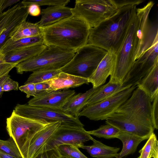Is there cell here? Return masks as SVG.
<instances>
[{
  "mask_svg": "<svg viewBox=\"0 0 158 158\" xmlns=\"http://www.w3.org/2000/svg\"><path fill=\"white\" fill-rule=\"evenodd\" d=\"M46 46L44 44L35 45L8 52L4 54L5 61L18 64L39 54Z\"/></svg>",
  "mask_w": 158,
  "mask_h": 158,
  "instance_id": "obj_20",
  "label": "cell"
},
{
  "mask_svg": "<svg viewBox=\"0 0 158 158\" xmlns=\"http://www.w3.org/2000/svg\"><path fill=\"white\" fill-rule=\"evenodd\" d=\"M17 114L24 117L45 120L49 123L60 122L61 123L84 127L79 118H76L61 110L17 104L13 110Z\"/></svg>",
  "mask_w": 158,
  "mask_h": 158,
  "instance_id": "obj_9",
  "label": "cell"
},
{
  "mask_svg": "<svg viewBox=\"0 0 158 158\" xmlns=\"http://www.w3.org/2000/svg\"><path fill=\"white\" fill-rule=\"evenodd\" d=\"M92 138L83 127L61 123L54 134L32 158L63 145H72L79 148L84 145V142L91 140Z\"/></svg>",
  "mask_w": 158,
  "mask_h": 158,
  "instance_id": "obj_8",
  "label": "cell"
},
{
  "mask_svg": "<svg viewBox=\"0 0 158 158\" xmlns=\"http://www.w3.org/2000/svg\"><path fill=\"white\" fill-rule=\"evenodd\" d=\"M152 105L149 97L137 87L130 97L117 109L115 113L122 114L152 124L151 119Z\"/></svg>",
  "mask_w": 158,
  "mask_h": 158,
  "instance_id": "obj_11",
  "label": "cell"
},
{
  "mask_svg": "<svg viewBox=\"0 0 158 158\" xmlns=\"http://www.w3.org/2000/svg\"><path fill=\"white\" fill-rule=\"evenodd\" d=\"M61 123L60 121L50 123L35 136L30 144L27 158H32L35 155L54 134Z\"/></svg>",
  "mask_w": 158,
  "mask_h": 158,
  "instance_id": "obj_19",
  "label": "cell"
},
{
  "mask_svg": "<svg viewBox=\"0 0 158 158\" xmlns=\"http://www.w3.org/2000/svg\"><path fill=\"white\" fill-rule=\"evenodd\" d=\"M116 138L122 142L123 146L120 152L116 158L123 157L134 153L139 144L142 141L147 139L146 138L137 136L132 134L120 131Z\"/></svg>",
  "mask_w": 158,
  "mask_h": 158,
  "instance_id": "obj_25",
  "label": "cell"
},
{
  "mask_svg": "<svg viewBox=\"0 0 158 158\" xmlns=\"http://www.w3.org/2000/svg\"><path fill=\"white\" fill-rule=\"evenodd\" d=\"M51 123L29 118L16 114L13 110L6 119V129L15 142L22 158H27L31 140L43 129Z\"/></svg>",
  "mask_w": 158,
  "mask_h": 158,
  "instance_id": "obj_4",
  "label": "cell"
},
{
  "mask_svg": "<svg viewBox=\"0 0 158 158\" xmlns=\"http://www.w3.org/2000/svg\"><path fill=\"white\" fill-rule=\"evenodd\" d=\"M105 122L106 124L115 127L121 131L147 139L154 133L155 130L151 124L118 113L112 114L106 120Z\"/></svg>",
  "mask_w": 158,
  "mask_h": 158,
  "instance_id": "obj_13",
  "label": "cell"
},
{
  "mask_svg": "<svg viewBox=\"0 0 158 158\" xmlns=\"http://www.w3.org/2000/svg\"><path fill=\"white\" fill-rule=\"evenodd\" d=\"M70 2L69 0H24L20 3L22 6L28 7L32 4L39 6H66Z\"/></svg>",
  "mask_w": 158,
  "mask_h": 158,
  "instance_id": "obj_33",
  "label": "cell"
},
{
  "mask_svg": "<svg viewBox=\"0 0 158 158\" xmlns=\"http://www.w3.org/2000/svg\"><path fill=\"white\" fill-rule=\"evenodd\" d=\"M117 12L97 26L90 28L88 44L116 53L122 45L142 0H115Z\"/></svg>",
  "mask_w": 158,
  "mask_h": 158,
  "instance_id": "obj_1",
  "label": "cell"
},
{
  "mask_svg": "<svg viewBox=\"0 0 158 158\" xmlns=\"http://www.w3.org/2000/svg\"><path fill=\"white\" fill-rule=\"evenodd\" d=\"M57 148L62 156L66 158H88L74 145L65 144Z\"/></svg>",
  "mask_w": 158,
  "mask_h": 158,
  "instance_id": "obj_31",
  "label": "cell"
},
{
  "mask_svg": "<svg viewBox=\"0 0 158 158\" xmlns=\"http://www.w3.org/2000/svg\"><path fill=\"white\" fill-rule=\"evenodd\" d=\"M40 44H44L42 34L36 36L23 38L15 40L9 38L2 47L1 51L4 54L14 50Z\"/></svg>",
  "mask_w": 158,
  "mask_h": 158,
  "instance_id": "obj_26",
  "label": "cell"
},
{
  "mask_svg": "<svg viewBox=\"0 0 158 158\" xmlns=\"http://www.w3.org/2000/svg\"><path fill=\"white\" fill-rule=\"evenodd\" d=\"M29 14L32 16H37L41 14L40 6L36 4H32L28 7Z\"/></svg>",
  "mask_w": 158,
  "mask_h": 158,
  "instance_id": "obj_41",
  "label": "cell"
},
{
  "mask_svg": "<svg viewBox=\"0 0 158 158\" xmlns=\"http://www.w3.org/2000/svg\"><path fill=\"white\" fill-rule=\"evenodd\" d=\"M28 14V7L21 5L15 11L4 30L0 35V50L9 38L10 34L22 22L26 20Z\"/></svg>",
  "mask_w": 158,
  "mask_h": 158,
  "instance_id": "obj_23",
  "label": "cell"
},
{
  "mask_svg": "<svg viewBox=\"0 0 158 158\" xmlns=\"http://www.w3.org/2000/svg\"><path fill=\"white\" fill-rule=\"evenodd\" d=\"M0 150L15 158H22L15 142L11 137L6 140L0 139Z\"/></svg>",
  "mask_w": 158,
  "mask_h": 158,
  "instance_id": "obj_32",
  "label": "cell"
},
{
  "mask_svg": "<svg viewBox=\"0 0 158 158\" xmlns=\"http://www.w3.org/2000/svg\"><path fill=\"white\" fill-rule=\"evenodd\" d=\"M61 158H66L62 156Z\"/></svg>",
  "mask_w": 158,
  "mask_h": 158,
  "instance_id": "obj_47",
  "label": "cell"
},
{
  "mask_svg": "<svg viewBox=\"0 0 158 158\" xmlns=\"http://www.w3.org/2000/svg\"><path fill=\"white\" fill-rule=\"evenodd\" d=\"M131 87L109 81L105 85H101L100 89L91 96L87 102L86 106L110 98Z\"/></svg>",
  "mask_w": 158,
  "mask_h": 158,
  "instance_id": "obj_21",
  "label": "cell"
},
{
  "mask_svg": "<svg viewBox=\"0 0 158 158\" xmlns=\"http://www.w3.org/2000/svg\"><path fill=\"white\" fill-rule=\"evenodd\" d=\"M75 52L53 46H47L40 53L18 64V73L38 70L60 69L68 63Z\"/></svg>",
  "mask_w": 158,
  "mask_h": 158,
  "instance_id": "obj_5",
  "label": "cell"
},
{
  "mask_svg": "<svg viewBox=\"0 0 158 158\" xmlns=\"http://www.w3.org/2000/svg\"><path fill=\"white\" fill-rule=\"evenodd\" d=\"M118 9L114 0H76L71 11L73 16L83 20L91 28L110 18Z\"/></svg>",
  "mask_w": 158,
  "mask_h": 158,
  "instance_id": "obj_6",
  "label": "cell"
},
{
  "mask_svg": "<svg viewBox=\"0 0 158 158\" xmlns=\"http://www.w3.org/2000/svg\"><path fill=\"white\" fill-rule=\"evenodd\" d=\"M2 77H0V79H1V78Z\"/></svg>",
  "mask_w": 158,
  "mask_h": 158,
  "instance_id": "obj_48",
  "label": "cell"
},
{
  "mask_svg": "<svg viewBox=\"0 0 158 158\" xmlns=\"http://www.w3.org/2000/svg\"><path fill=\"white\" fill-rule=\"evenodd\" d=\"M62 156L57 147L40 154L34 158H61Z\"/></svg>",
  "mask_w": 158,
  "mask_h": 158,
  "instance_id": "obj_38",
  "label": "cell"
},
{
  "mask_svg": "<svg viewBox=\"0 0 158 158\" xmlns=\"http://www.w3.org/2000/svg\"><path fill=\"white\" fill-rule=\"evenodd\" d=\"M142 89L150 98L152 102L158 93V63L136 85Z\"/></svg>",
  "mask_w": 158,
  "mask_h": 158,
  "instance_id": "obj_24",
  "label": "cell"
},
{
  "mask_svg": "<svg viewBox=\"0 0 158 158\" xmlns=\"http://www.w3.org/2000/svg\"><path fill=\"white\" fill-rule=\"evenodd\" d=\"M19 89L21 91L26 94V97L27 98L31 96H36L35 84H25L19 87Z\"/></svg>",
  "mask_w": 158,
  "mask_h": 158,
  "instance_id": "obj_39",
  "label": "cell"
},
{
  "mask_svg": "<svg viewBox=\"0 0 158 158\" xmlns=\"http://www.w3.org/2000/svg\"><path fill=\"white\" fill-rule=\"evenodd\" d=\"M19 87L18 82L11 79L10 75L8 74L3 84L2 91H9L12 90H18Z\"/></svg>",
  "mask_w": 158,
  "mask_h": 158,
  "instance_id": "obj_36",
  "label": "cell"
},
{
  "mask_svg": "<svg viewBox=\"0 0 158 158\" xmlns=\"http://www.w3.org/2000/svg\"><path fill=\"white\" fill-rule=\"evenodd\" d=\"M139 152L140 155L137 158H158V141L154 133Z\"/></svg>",
  "mask_w": 158,
  "mask_h": 158,
  "instance_id": "obj_29",
  "label": "cell"
},
{
  "mask_svg": "<svg viewBox=\"0 0 158 158\" xmlns=\"http://www.w3.org/2000/svg\"><path fill=\"white\" fill-rule=\"evenodd\" d=\"M136 86H133L107 99L84 107L79 117L85 116L97 121L106 120L115 113L117 109L131 96Z\"/></svg>",
  "mask_w": 158,
  "mask_h": 158,
  "instance_id": "obj_10",
  "label": "cell"
},
{
  "mask_svg": "<svg viewBox=\"0 0 158 158\" xmlns=\"http://www.w3.org/2000/svg\"><path fill=\"white\" fill-rule=\"evenodd\" d=\"M75 94V90L70 89L52 91L34 97L27 103L33 106L61 110L68 99Z\"/></svg>",
  "mask_w": 158,
  "mask_h": 158,
  "instance_id": "obj_14",
  "label": "cell"
},
{
  "mask_svg": "<svg viewBox=\"0 0 158 158\" xmlns=\"http://www.w3.org/2000/svg\"><path fill=\"white\" fill-rule=\"evenodd\" d=\"M120 131L116 127L108 124L101 125L96 130L87 131L91 135L106 139L116 138Z\"/></svg>",
  "mask_w": 158,
  "mask_h": 158,
  "instance_id": "obj_30",
  "label": "cell"
},
{
  "mask_svg": "<svg viewBox=\"0 0 158 158\" xmlns=\"http://www.w3.org/2000/svg\"><path fill=\"white\" fill-rule=\"evenodd\" d=\"M107 52L103 48L87 44L78 49L71 60L61 70L67 73L88 79Z\"/></svg>",
  "mask_w": 158,
  "mask_h": 158,
  "instance_id": "obj_7",
  "label": "cell"
},
{
  "mask_svg": "<svg viewBox=\"0 0 158 158\" xmlns=\"http://www.w3.org/2000/svg\"><path fill=\"white\" fill-rule=\"evenodd\" d=\"M93 144L89 146L83 145L79 148L85 150L92 157L96 158H116L120 148L106 145L93 138Z\"/></svg>",
  "mask_w": 158,
  "mask_h": 158,
  "instance_id": "obj_22",
  "label": "cell"
},
{
  "mask_svg": "<svg viewBox=\"0 0 158 158\" xmlns=\"http://www.w3.org/2000/svg\"><path fill=\"white\" fill-rule=\"evenodd\" d=\"M116 60V55L112 50L107 51L97 68L88 78L93 87L96 88L102 85L114 70Z\"/></svg>",
  "mask_w": 158,
  "mask_h": 158,
  "instance_id": "obj_15",
  "label": "cell"
},
{
  "mask_svg": "<svg viewBox=\"0 0 158 158\" xmlns=\"http://www.w3.org/2000/svg\"><path fill=\"white\" fill-rule=\"evenodd\" d=\"M17 64L6 62L0 63V77L8 74L10 71Z\"/></svg>",
  "mask_w": 158,
  "mask_h": 158,
  "instance_id": "obj_40",
  "label": "cell"
},
{
  "mask_svg": "<svg viewBox=\"0 0 158 158\" xmlns=\"http://www.w3.org/2000/svg\"><path fill=\"white\" fill-rule=\"evenodd\" d=\"M5 0H0V14L1 13V10Z\"/></svg>",
  "mask_w": 158,
  "mask_h": 158,
  "instance_id": "obj_46",
  "label": "cell"
},
{
  "mask_svg": "<svg viewBox=\"0 0 158 158\" xmlns=\"http://www.w3.org/2000/svg\"><path fill=\"white\" fill-rule=\"evenodd\" d=\"M61 72V69L34 71L29 76L24 84H36L48 81L56 77Z\"/></svg>",
  "mask_w": 158,
  "mask_h": 158,
  "instance_id": "obj_28",
  "label": "cell"
},
{
  "mask_svg": "<svg viewBox=\"0 0 158 158\" xmlns=\"http://www.w3.org/2000/svg\"><path fill=\"white\" fill-rule=\"evenodd\" d=\"M20 1V0H5L1 9V12H2L3 11L8 7L17 3Z\"/></svg>",
  "mask_w": 158,
  "mask_h": 158,
  "instance_id": "obj_42",
  "label": "cell"
},
{
  "mask_svg": "<svg viewBox=\"0 0 158 158\" xmlns=\"http://www.w3.org/2000/svg\"><path fill=\"white\" fill-rule=\"evenodd\" d=\"M35 84L36 96L53 91L50 84L47 81Z\"/></svg>",
  "mask_w": 158,
  "mask_h": 158,
  "instance_id": "obj_37",
  "label": "cell"
},
{
  "mask_svg": "<svg viewBox=\"0 0 158 158\" xmlns=\"http://www.w3.org/2000/svg\"><path fill=\"white\" fill-rule=\"evenodd\" d=\"M157 63H158V39L135 61L122 85L125 86H136Z\"/></svg>",
  "mask_w": 158,
  "mask_h": 158,
  "instance_id": "obj_12",
  "label": "cell"
},
{
  "mask_svg": "<svg viewBox=\"0 0 158 158\" xmlns=\"http://www.w3.org/2000/svg\"><path fill=\"white\" fill-rule=\"evenodd\" d=\"M139 18L136 13L122 45L116 53L115 64L109 82L122 85L135 61L142 40V36L139 30Z\"/></svg>",
  "mask_w": 158,
  "mask_h": 158,
  "instance_id": "obj_3",
  "label": "cell"
},
{
  "mask_svg": "<svg viewBox=\"0 0 158 158\" xmlns=\"http://www.w3.org/2000/svg\"><path fill=\"white\" fill-rule=\"evenodd\" d=\"M8 74L3 76L0 79V97L2 96L3 92L2 91L3 84Z\"/></svg>",
  "mask_w": 158,
  "mask_h": 158,
  "instance_id": "obj_43",
  "label": "cell"
},
{
  "mask_svg": "<svg viewBox=\"0 0 158 158\" xmlns=\"http://www.w3.org/2000/svg\"><path fill=\"white\" fill-rule=\"evenodd\" d=\"M72 8L66 6H50L41 10L40 20L37 23L40 27L49 25L73 16Z\"/></svg>",
  "mask_w": 158,
  "mask_h": 158,
  "instance_id": "obj_17",
  "label": "cell"
},
{
  "mask_svg": "<svg viewBox=\"0 0 158 158\" xmlns=\"http://www.w3.org/2000/svg\"><path fill=\"white\" fill-rule=\"evenodd\" d=\"M41 34V27L37 23H31L25 20L10 34L9 38L15 40L23 38L35 36Z\"/></svg>",
  "mask_w": 158,
  "mask_h": 158,
  "instance_id": "obj_27",
  "label": "cell"
},
{
  "mask_svg": "<svg viewBox=\"0 0 158 158\" xmlns=\"http://www.w3.org/2000/svg\"><path fill=\"white\" fill-rule=\"evenodd\" d=\"M0 158H15L11 155L0 150Z\"/></svg>",
  "mask_w": 158,
  "mask_h": 158,
  "instance_id": "obj_44",
  "label": "cell"
},
{
  "mask_svg": "<svg viewBox=\"0 0 158 158\" xmlns=\"http://www.w3.org/2000/svg\"><path fill=\"white\" fill-rule=\"evenodd\" d=\"M21 5L20 3H18L5 11L0 14V35L4 30L15 11Z\"/></svg>",
  "mask_w": 158,
  "mask_h": 158,
  "instance_id": "obj_34",
  "label": "cell"
},
{
  "mask_svg": "<svg viewBox=\"0 0 158 158\" xmlns=\"http://www.w3.org/2000/svg\"><path fill=\"white\" fill-rule=\"evenodd\" d=\"M6 62L5 59L4 54H2L0 50V63Z\"/></svg>",
  "mask_w": 158,
  "mask_h": 158,
  "instance_id": "obj_45",
  "label": "cell"
},
{
  "mask_svg": "<svg viewBox=\"0 0 158 158\" xmlns=\"http://www.w3.org/2000/svg\"><path fill=\"white\" fill-rule=\"evenodd\" d=\"M101 86L96 88L92 87L84 93H79L72 96L64 104L61 110L75 118H79V114L86 106L88 100Z\"/></svg>",
  "mask_w": 158,
  "mask_h": 158,
  "instance_id": "obj_16",
  "label": "cell"
},
{
  "mask_svg": "<svg viewBox=\"0 0 158 158\" xmlns=\"http://www.w3.org/2000/svg\"><path fill=\"white\" fill-rule=\"evenodd\" d=\"M47 81L50 84L53 90L68 89L89 83L88 78L62 71L56 77Z\"/></svg>",
  "mask_w": 158,
  "mask_h": 158,
  "instance_id": "obj_18",
  "label": "cell"
},
{
  "mask_svg": "<svg viewBox=\"0 0 158 158\" xmlns=\"http://www.w3.org/2000/svg\"><path fill=\"white\" fill-rule=\"evenodd\" d=\"M151 119L154 129H158V93H157L152 102Z\"/></svg>",
  "mask_w": 158,
  "mask_h": 158,
  "instance_id": "obj_35",
  "label": "cell"
},
{
  "mask_svg": "<svg viewBox=\"0 0 158 158\" xmlns=\"http://www.w3.org/2000/svg\"><path fill=\"white\" fill-rule=\"evenodd\" d=\"M44 44L76 52L88 44L90 28L74 16L41 27Z\"/></svg>",
  "mask_w": 158,
  "mask_h": 158,
  "instance_id": "obj_2",
  "label": "cell"
}]
</instances>
